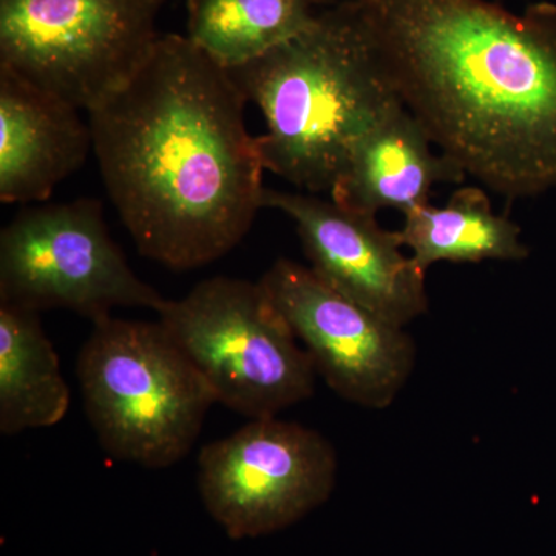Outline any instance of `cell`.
<instances>
[{"mask_svg":"<svg viewBox=\"0 0 556 556\" xmlns=\"http://www.w3.org/2000/svg\"><path fill=\"white\" fill-rule=\"evenodd\" d=\"M247 98L186 36H161L118 91L87 112L110 200L139 254L174 270L217 262L263 208Z\"/></svg>","mask_w":556,"mask_h":556,"instance_id":"cell-1","label":"cell"},{"mask_svg":"<svg viewBox=\"0 0 556 556\" xmlns=\"http://www.w3.org/2000/svg\"><path fill=\"white\" fill-rule=\"evenodd\" d=\"M399 101L506 199L556 189V5L357 0Z\"/></svg>","mask_w":556,"mask_h":556,"instance_id":"cell-2","label":"cell"},{"mask_svg":"<svg viewBox=\"0 0 556 556\" xmlns=\"http://www.w3.org/2000/svg\"><path fill=\"white\" fill-rule=\"evenodd\" d=\"M265 118V169L300 192H331L351 146L399 101L357 0L318 10L299 36L228 70Z\"/></svg>","mask_w":556,"mask_h":556,"instance_id":"cell-3","label":"cell"},{"mask_svg":"<svg viewBox=\"0 0 556 556\" xmlns=\"http://www.w3.org/2000/svg\"><path fill=\"white\" fill-rule=\"evenodd\" d=\"M91 427L113 459L153 470L175 466L195 444L211 388L159 321H93L78 357Z\"/></svg>","mask_w":556,"mask_h":556,"instance_id":"cell-4","label":"cell"},{"mask_svg":"<svg viewBox=\"0 0 556 556\" xmlns=\"http://www.w3.org/2000/svg\"><path fill=\"white\" fill-rule=\"evenodd\" d=\"M159 316L226 408L262 419L313 396V361L260 281L207 278Z\"/></svg>","mask_w":556,"mask_h":556,"instance_id":"cell-5","label":"cell"},{"mask_svg":"<svg viewBox=\"0 0 556 556\" xmlns=\"http://www.w3.org/2000/svg\"><path fill=\"white\" fill-rule=\"evenodd\" d=\"M163 3L0 0V67L89 112L148 61Z\"/></svg>","mask_w":556,"mask_h":556,"instance_id":"cell-6","label":"cell"},{"mask_svg":"<svg viewBox=\"0 0 556 556\" xmlns=\"http://www.w3.org/2000/svg\"><path fill=\"white\" fill-rule=\"evenodd\" d=\"M164 303L113 241L101 201L24 207L0 233V305L68 309L97 321L118 306L160 313Z\"/></svg>","mask_w":556,"mask_h":556,"instance_id":"cell-7","label":"cell"},{"mask_svg":"<svg viewBox=\"0 0 556 556\" xmlns=\"http://www.w3.org/2000/svg\"><path fill=\"white\" fill-rule=\"evenodd\" d=\"M338 456L313 428L278 417L251 419L199 456V489L232 540L269 535L327 503Z\"/></svg>","mask_w":556,"mask_h":556,"instance_id":"cell-8","label":"cell"},{"mask_svg":"<svg viewBox=\"0 0 556 556\" xmlns=\"http://www.w3.org/2000/svg\"><path fill=\"white\" fill-rule=\"evenodd\" d=\"M260 283L334 393L371 409L396 401L416 364L415 342L404 327L340 294L292 260L278 258Z\"/></svg>","mask_w":556,"mask_h":556,"instance_id":"cell-9","label":"cell"},{"mask_svg":"<svg viewBox=\"0 0 556 556\" xmlns=\"http://www.w3.org/2000/svg\"><path fill=\"white\" fill-rule=\"evenodd\" d=\"M266 207L294 222L309 268L328 287L397 327L427 313V273L376 215L300 190L265 189Z\"/></svg>","mask_w":556,"mask_h":556,"instance_id":"cell-10","label":"cell"},{"mask_svg":"<svg viewBox=\"0 0 556 556\" xmlns=\"http://www.w3.org/2000/svg\"><path fill=\"white\" fill-rule=\"evenodd\" d=\"M49 91L0 67V201L33 204L86 163L89 119Z\"/></svg>","mask_w":556,"mask_h":556,"instance_id":"cell-11","label":"cell"},{"mask_svg":"<svg viewBox=\"0 0 556 556\" xmlns=\"http://www.w3.org/2000/svg\"><path fill=\"white\" fill-rule=\"evenodd\" d=\"M426 129L401 101L394 102L348 152L331 199L351 211L407 214L430 203L437 185H463L467 175L434 150Z\"/></svg>","mask_w":556,"mask_h":556,"instance_id":"cell-12","label":"cell"},{"mask_svg":"<svg viewBox=\"0 0 556 556\" xmlns=\"http://www.w3.org/2000/svg\"><path fill=\"white\" fill-rule=\"evenodd\" d=\"M402 247L424 273L437 263L521 262L529 255L521 228L496 214L484 188L463 186L445 206L417 207L396 230Z\"/></svg>","mask_w":556,"mask_h":556,"instance_id":"cell-13","label":"cell"},{"mask_svg":"<svg viewBox=\"0 0 556 556\" xmlns=\"http://www.w3.org/2000/svg\"><path fill=\"white\" fill-rule=\"evenodd\" d=\"M70 388L38 311L0 305V433L60 424Z\"/></svg>","mask_w":556,"mask_h":556,"instance_id":"cell-14","label":"cell"},{"mask_svg":"<svg viewBox=\"0 0 556 556\" xmlns=\"http://www.w3.org/2000/svg\"><path fill=\"white\" fill-rule=\"evenodd\" d=\"M317 14V0H188L186 38L233 70L295 38Z\"/></svg>","mask_w":556,"mask_h":556,"instance_id":"cell-15","label":"cell"},{"mask_svg":"<svg viewBox=\"0 0 556 556\" xmlns=\"http://www.w3.org/2000/svg\"><path fill=\"white\" fill-rule=\"evenodd\" d=\"M500 2H501V0H500Z\"/></svg>","mask_w":556,"mask_h":556,"instance_id":"cell-16","label":"cell"}]
</instances>
